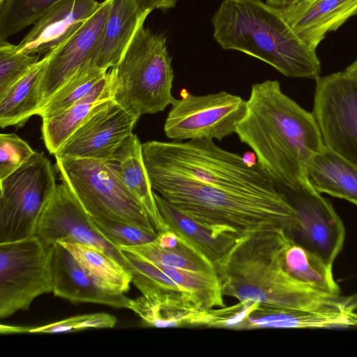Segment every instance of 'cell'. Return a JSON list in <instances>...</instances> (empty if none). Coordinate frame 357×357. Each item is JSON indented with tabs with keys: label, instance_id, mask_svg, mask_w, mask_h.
<instances>
[{
	"label": "cell",
	"instance_id": "1",
	"mask_svg": "<svg viewBox=\"0 0 357 357\" xmlns=\"http://www.w3.org/2000/svg\"><path fill=\"white\" fill-rule=\"evenodd\" d=\"M235 133L272 179L290 190L307 182L310 160L326 148L312 112L287 96L277 80L252 86Z\"/></svg>",
	"mask_w": 357,
	"mask_h": 357
},
{
	"label": "cell",
	"instance_id": "2",
	"mask_svg": "<svg viewBox=\"0 0 357 357\" xmlns=\"http://www.w3.org/2000/svg\"><path fill=\"white\" fill-rule=\"evenodd\" d=\"M146 170L155 193L216 234H288L294 222L295 212L285 194L280 197L245 195L158 169Z\"/></svg>",
	"mask_w": 357,
	"mask_h": 357
},
{
	"label": "cell",
	"instance_id": "3",
	"mask_svg": "<svg viewBox=\"0 0 357 357\" xmlns=\"http://www.w3.org/2000/svg\"><path fill=\"white\" fill-rule=\"evenodd\" d=\"M212 23L213 38L224 50L255 57L286 77H320L316 51L297 36L278 8L261 0H224Z\"/></svg>",
	"mask_w": 357,
	"mask_h": 357
},
{
	"label": "cell",
	"instance_id": "4",
	"mask_svg": "<svg viewBox=\"0 0 357 357\" xmlns=\"http://www.w3.org/2000/svg\"><path fill=\"white\" fill-rule=\"evenodd\" d=\"M287 236L284 231H269L242 238L215 266L223 295L239 301L290 307L314 305L337 296L305 287L284 273L280 252Z\"/></svg>",
	"mask_w": 357,
	"mask_h": 357
},
{
	"label": "cell",
	"instance_id": "5",
	"mask_svg": "<svg viewBox=\"0 0 357 357\" xmlns=\"http://www.w3.org/2000/svg\"><path fill=\"white\" fill-rule=\"evenodd\" d=\"M146 168L158 169L238 193L280 197V186L257 162L217 146L213 140L149 141L142 144Z\"/></svg>",
	"mask_w": 357,
	"mask_h": 357
},
{
	"label": "cell",
	"instance_id": "6",
	"mask_svg": "<svg viewBox=\"0 0 357 357\" xmlns=\"http://www.w3.org/2000/svg\"><path fill=\"white\" fill-rule=\"evenodd\" d=\"M111 70L112 98L139 116L162 112L176 99L172 57L163 34L142 26Z\"/></svg>",
	"mask_w": 357,
	"mask_h": 357
},
{
	"label": "cell",
	"instance_id": "7",
	"mask_svg": "<svg viewBox=\"0 0 357 357\" xmlns=\"http://www.w3.org/2000/svg\"><path fill=\"white\" fill-rule=\"evenodd\" d=\"M55 158L60 179L92 218L128 223L157 231L144 206L106 161Z\"/></svg>",
	"mask_w": 357,
	"mask_h": 357
},
{
	"label": "cell",
	"instance_id": "8",
	"mask_svg": "<svg viewBox=\"0 0 357 357\" xmlns=\"http://www.w3.org/2000/svg\"><path fill=\"white\" fill-rule=\"evenodd\" d=\"M0 183V243L35 236L39 217L57 185L50 160L36 152Z\"/></svg>",
	"mask_w": 357,
	"mask_h": 357
},
{
	"label": "cell",
	"instance_id": "9",
	"mask_svg": "<svg viewBox=\"0 0 357 357\" xmlns=\"http://www.w3.org/2000/svg\"><path fill=\"white\" fill-rule=\"evenodd\" d=\"M35 235L0 243V318L29 310L38 296L53 291L52 257Z\"/></svg>",
	"mask_w": 357,
	"mask_h": 357
},
{
	"label": "cell",
	"instance_id": "10",
	"mask_svg": "<svg viewBox=\"0 0 357 357\" xmlns=\"http://www.w3.org/2000/svg\"><path fill=\"white\" fill-rule=\"evenodd\" d=\"M246 111V100L226 91L195 96L185 89L175 99L164 131L175 142L217 139L236 132Z\"/></svg>",
	"mask_w": 357,
	"mask_h": 357
},
{
	"label": "cell",
	"instance_id": "11",
	"mask_svg": "<svg viewBox=\"0 0 357 357\" xmlns=\"http://www.w3.org/2000/svg\"><path fill=\"white\" fill-rule=\"evenodd\" d=\"M312 114L325 147L357 166V83L344 72L319 77Z\"/></svg>",
	"mask_w": 357,
	"mask_h": 357
},
{
	"label": "cell",
	"instance_id": "12",
	"mask_svg": "<svg viewBox=\"0 0 357 357\" xmlns=\"http://www.w3.org/2000/svg\"><path fill=\"white\" fill-rule=\"evenodd\" d=\"M280 188L295 212L287 235L294 243L332 265L342 248L345 228L331 202L307 181L296 190Z\"/></svg>",
	"mask_w": 357,
	"mask_h": 357
},
{
	"label": "cell",
	"instance_id": "13",
	"mask_svg": "<svg viewBox=\"0 0 357 357\" xmlns=\"http://www.w3.org/2000/svg\"><path fill=\"white\" fill-rule=\"evenodd\" d=\"M35 235L47 248L60 242H76L94 247L128 270L129 262L123 253L98 231L91 216L63 181L57 184L43 208Z\"/></svg>",
	"mask_w": 357,
	"mask_h": 357
},
{
	"label": "cell",
	"instance_id": "14",
	"mask_svg": "<svg viewBox=\"0 0 357 357\" xmlns=\"http://www.w3.org/2000/svg\"><path fill=\"white\" fill-rule=\"evenodd\" d=\"M140 117L112 98L102 102L54 153V157L108 160L133 132Z\"/></svg>",
	"mask_w": 357,
	"mask_h": 357
},
{
	"label": "cell",
	"instance_id": "15",
	"mask_svg": "<svg viewBox=\"0 0 357 357\" xmlns=\"http://www.w3.org/2000/svg\"><path fill=\"white\" fill-rule=\"evenodd\" d=\"M357 327V294L337 295L302 307L259 303L239 329Z\"/></svg>",
	"mask_w": 357,
	"mask_h": 357
},
{
	"label": "cell",
	"instance_id": "16",
	"mask_svg": "<svg viewBox=\"0 0 357 357\" xmlns=\"http://www.w3.org/2000/svg\"><path fill=\"white\" fill-rule=\"evenodd\" d=\"M96 0H61L46 11L16 45V52L46 54L64 45L100 6Z\"/></svg>",
	"mask_w": 357,
	"mask_h": 357
},
{
	"label": "cell",
	"instance_id": "17",
	"mask_svg": "<svg viewBox=\"0 0 357 357\" xmlns=\"http://www.w3.org/2000/svg\"><path fill=\"white\" fill-rule=\"evenodd\" d=\"M110 8V0L98 10L61 47L50 52L41 82L42 105L82 65L92 59Z\"/></svg>",
	"mask_w": 357,
	"mask_h": 357
},
{
	"label": "cell",
	"instance_id": "18",
	"mask_svg": "<svg viewBox=\"0 0 357 357\" xmlns=\"http://www.w3.org/2000/svg\"><path fill=\"white\" fill-rule=\"evenodd\" d=\"M297 36L311 49L357 14V0H301L278 9Z\"/></svg>",
	"mask_w": 357,
	"mask_h": 357
},
{
	"label": "cell",
	"instance_id": "19",
	"mask_svg": "<svg viewBox=\"0 0 357 357\" xmlns=\"http://www.w3.org/2000/svg\"><path fill=\"white\" fill-rule=\"evenodd\" d=\"M53 294L73 303H93L128 308L130 298L124 294L102 289L62 245L53 246L52 257Z\"/></svg>",
	"mask_w": 357,
	"mask_h": 357
},
{
	"label": "cell",
	"instance_id": "20",
	"mask_svg": "<svg viewBox=\"0 0 357 357\" xmlns=\"http://www.w3.org/2000/svg\"><path fill=\"white\" fill-rule=\"evenodd\" d=\"M151 12L137 0H110L109 13L91 59L95 64L107 70L116 67Z\"/></svg>",
	"mask_w": 357,
	"mask_h": 357
},
{
	"label": "cell",
	"instance_id": "21",
	"mask_svg": "<svg viewBox=\"0 0 357 357\" xmlns=\"http://www.w3.org/2000/svg\"><path fill=\"white\" fill-rule=\"evenodd\" d=\"M128 308L149 326H197L204 312L193 298L182 291H156L130 299Z\"/></svg>",
	"mask_w": 357,
	"mask_h": 357
},
{
	"label": "cell",
	"instance_id": "22",
	"mask_svg": "<svg viewBox=\"0 0 357 357\" xmlns=\"http://www.w3.org/2000/svg\"><path fill=\"white\" fill-rule=\"evenodd\" d=\"M106 162L144 206L158 233L167 230L144 164L142 144L137 135L132 133L129 136Z\"/></svg>",
	"mask_w": 357,
	"mask_h": 357
},
{
	"label": "cell",
	"instance_id": "23",
	"mask_svg": "<svg viewBox=\"0 0 357 357\" xmlns=\"http://www.w3.org/2000/svg\"><path fill=\"white\" fill-rule=\"evenodd\" d=\"M154 197L167 229L187 241L215 267L227 258L243 238L235 234H216L174 208L155 192Z\"/></svg>",
	"mask_w": 357,
	"mask_h": 357
},
{
	"label": "cell",
	"instance_id": "24",
	"mask_svg": "<svg viewBox=\"0 0 357 357\" xmlns=\"http://www.w3.org/2000/svg\"><path fill=\"white\" fill-rule=\"evenodd\" d=\"M306 180L317 192L344 199L357 206V166L325 148L306 168Z\"/></svg>",
	"mask_w": 357,
	"mask_h": 357
},
{
	"label": "cell",
	"instance_id": "25",
	"mask_svg": "<svg viewBox=\"0 0 357 357\" xmlns=\"http://www.w3.org/2000/svg\"><path fill=\"white\" fill-rule=\"evenodd\" d=\"M109 98V82L102 77L77 102L57 115L43 120L42 137L48 151L54 155L87 117Z\"/></svg>",
	"mask_w": 357,
	"mask_h": 357
},
{
	"label": "cell",
	"instance_id": "26",
	"mask_svg": "<svg viewBox=\"0 0 357 357\" xmlns=\"http://www.w3.org/2000/svg\"><path fill=\"white\" fill-rule=\"evenodd\" d=\"M284 273L295 282L314 290L331 295L340 294L332 265L287 236L280 252Z\"/></svg>",
	"mask_w": 357,
	"mask_h": 357
},
{
	"label": "cell",
	"instance_id": "27",
	"mask_svg": "<svg viewBox=\"0 0 357 357\" xmlns=\"http://www.w3.org/2000/svg\"><path fill=\"white\" fill-rule=\"evenodd\" d=\"M50 53L45 54L31 70L0 97V126H22L42 106L41 82Z\"/></svg>",
	"mask_w": 357,
	"mask_h": 357
},
{
	"label": "cell",
	"instance_id": "28",
	"mask_svg": "<svg viewBox=\"0 0 357 357\" xmlns=\"http://www.w3.org/2000/svg\"><path fill=\"white\" fill-rule=\"evenodd\" d=\"M79 264L104 290L124 294L130 289L132 274L121 264L104 252L76 242H60Z\"/></svg>",
	"mask_w": 357,
	"mask_h": 357
},
{
	"label": "cell",
	"instance_id": "29",
	"mask_svg": "<svg viewBox=\"0 0 357 357\" xmlns=\"http://www.w3.org/2000/svg\"><path fill=\"white\" fill-rule=\"evenodd\" d=\"M120 250L164 268L217 274L214 264L180 236L177 243L169 247H160L154 240L140 245L122 247Z\"/></svg>",
	"mask_w": 357,
	"mask_h": 357
},
{
	"label": "cell",
	"instance_id": "30",
	"mask_svg": "<svg viewBox=\"0 0 357 357\" xmlns=\"http://www.w3.org/2000/svg\"><path fill=\"white\" fill-rule=\"evenodd\" d=\"M107 71L90 59L45 102L36 115L44 120L66 110L84 97Z\"/></svg>",
	"mask_w": 357,
	"mask_h": 357
},
{
	"label": "cell",
	"instance_id": "31",
	"mask_svg": "<svg viewBox=\"0 0 357 357\" xmlns=\"http://www.w3.org/2000/svg\"><path fill=\"white\" fill-rule=\"evenodd\" d=\"M61 0H3L0 1V42L34 24Z\"/></svg>",
	"mask_w": 357,
	"mask_h": 357
},
{
	"label": "cell",
	"instance_id": "32",
	"mask_svg": "<svg viewBox=\"0 0 357 357\" xmlns=\"http://www.w3.org/2000/svg\"><path fill=\"white\" fill-rule=\"evenodd\" d=\"M116 318L107 313L98 312L76 315L65 319L37 327H22L1 324V334L44 333L54 334L70 333L87 329L114 328Z\"/></svg>",
	"mask_w": 357,
	"mask_h": 357
},
{
	"label": "cell",
	"instance_id": "33",
	"mask_svg": "<svg viewBox=\"0 0 357 357\" xmlns=\"http://www.w3.org/2000/svg\"><path fill=\"white\" fill-rule=\"evenodd\" d=\"M40 55L16 52V45L0 42V97L40 61Z\"/></svg>",
	"mask_w": 357,
	"mask_h": 357
},
{
	"label": "cell",
	"instance_id": "34",
	"mask_svg": "<svg viewBox=\"0 0 357 357\" xmlns=\"http://www.w3.org/2000/svg\"><path fill=\"white\" fill-rule=\"evenodd\" d=\"M91 220L98 231L119 249L146 244L154 241L158 236L157 231H151L133 225L92 218Z\"/></svg>",
	"mask_w": 357,
	"mask_h": 357
},
{
	"label": "cell",
	"instance_id": "35",
	"mask_svg": "<svg viewBox=\"0 0 357 357\" xmlns=\"http://www.w3.org/2000/svg\"><path fill=\"white\" fill-rule=\"evenodd\" d=\"M36 152L15 133L0 135V181L22 167Z\"/></svg>",
	"mask_w": 357,
	"mask_h": 357
},
{
	"label": "cell",
	"instance_id": "36",
	"mask_svg": "<svg viewBox=\"0 0 357 357\" xmlns=\"http://www.w3.org/2000/svg\"><path fill=\"white\" fill-rule=\"evenodd\" d=\"M258 302L240 301L231 307L207 310L204 327L225 328L238 330L248 314L259 304Z\"/></svg>",
	"mask_w": 357,
	"mask_h": 357
},
{
	"label": "cell",
	"instance_id": "37",
	"mask_svg": "<svg viewBox=\"0 0 357 357\" xmlns=\"http://www.w3.org/2000/svg\"><path fill=\"white\" fill-rule=\"evenodd\" d=\"M145 10L153 11L154 9L166 10L174 8L178 0H137Z\"/></svg>",
	"mask_w": 357,
	"mask_h": 357
},
{
	"label": "cell",
	"instance_id": "38",
	"mask_svg": "<svg viewBox=\"0 0 357 357\" xmlns=\"http://www.w3.org/2000/svg\"><path fill=\"white\" fill-rule=\"evenodd\" d=\"M301 0H266V4L273 8L281 9L294 4Z\"/></svg>",
	"mask_w": 357,
	"mask_h": 357
},
{
	"label": "cell",
	"instance_id": "39",
	"mask_svg": "<svg viewBox=\"0 0 357 357\" xmlns=\"http://www.w3.org/2000/svg\"><path fill=\"white\" fill-rule=\"evenodd\" d=\"M344 72L357 83V59L349 66Z\"/></svg>",
	"mask_w": 357,
	"mask_h": 357
},
{
	"label": "cell",
	"instance_id": "40",
	"mask_svg": "<svg viewBox=\"0 0 357 357\" xmlns=\"http://www.w3.org/2000/svg\"><path fill=\"white\" fill-rule=\"evenodd\" d=\"M3 1V0H0V1Z\"/></svg>",
	"mask_w": 357,
	"mask_h": 357
}]
</instances>
